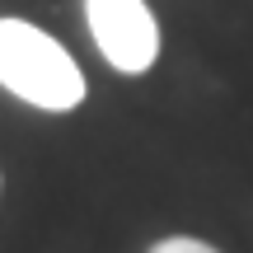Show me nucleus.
<instances>
[{"label":"nucleus","mask_w":253,"mask_h":253,"mask_svg":"<svg viewBox=\"0 0 253 253\" xmlns=\"http://www.w3.org/2000/svg\"><path fill=\"white\" fill-rule=\"evenodd\" d=\"M150 253H220V249L202 244V239H188V235H169L160 244H150Z\"/></svg>","instance_id":"obj_3"},{"label":"nucleus","mask_w":253,"mask_h":253,"mask_svg":"<svg viewBox=\"0 0 253 253\" xmlns=\"http://www.w3.org/2000/svg\"><path fill=\"white\" fill-rule=\"evenodd\" d=\"M89 33L113 71L145 75L160 56V28L145 0H84Z\"/></svg>","instance_id":"obj_2"},{"label":"nucleus","mask_w":253,"mask_h":253,"mask_svg":"<svg viewBox=\"0 0 253 253\" xmlns=\"http://www.w3.org/2000/svg\"><path fill=\"white\" fill-rule=\"evenodd\" d=\"M0 84L42 113H71L84 103L75 56L28 19H0Z\"/></svg>","instance_id":"obj_1"}]
</instances>
